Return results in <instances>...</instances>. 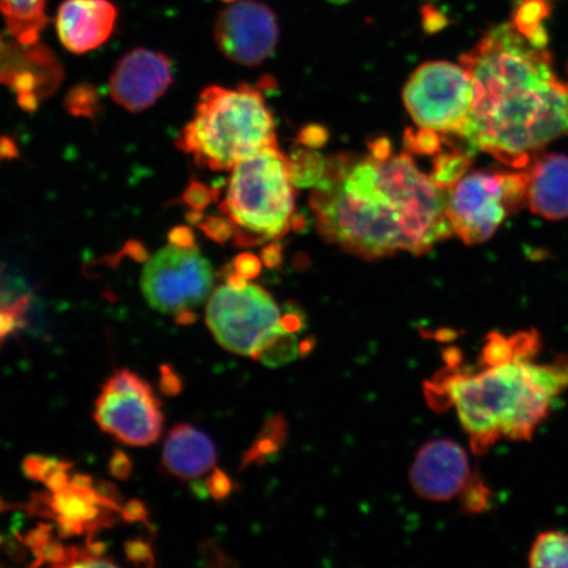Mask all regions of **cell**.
Masks as SVG:
<instances>
[{"label": "cell", "mask_w": 568, "mask_h": 568, "mask_svg": "<svg viewBox=\"0 0 568 568\" xmlns=\"http://www.w3.org/2000/svg\"><path fill=\"white\" fill-rule=\"evenodd\" d=\"M315 347V341L310 338L301 344V355H307Z\"/></svg>", "instance_id": "48"}, {"label": "cell", "mask_w": 568, "mask_h": 568, "mask_svg": "<svg viewBox=\"0 0 568 568\" xmlns=\"http://www.w3.org/2000/svg\"><path fill=\"white\" fill-rule=\"evenodd\" d=\"M109 470L113 478L125 481L132 477L133 462L124 452L115 450L110 459Z\"/></svg>", "instance_id": "34"}, {"label": "cell", "mask_w": 568, "mask_h": 568, "mask_svg": "<svg viewBox=\"0 0 568 568\" xmlns=\"http://www.w3.org/2000/svg\"><path fill=\"white\" fill-rule=\"evenodd\" d=\"M550 13V0H520L510 21L530 40L539 42V44H548L545 21L548 20Z\"/></svg>", "instance_id": "18"}, {"label": "cell", "mask_w": 568, "mask_h": 568, "mask_svg": "<svg viewBox=\"0 0 568 568\" xmlns=\"http://www.w3.org/2000/svg\"><path fill=\"white\" fill-rule=\"evenodd\" d=\"M199 222H201V220H199ZM199 226H201L209 237L217 241V243H226V241L233 237L232 225L226 219L207 216Z\"/></svg>", "instance_id": "29"}, {"label": "cell", "mask_w": 568, "mask_h": 568, "mask_svg": "<svg viewBox=\"0 0 568 568\" xmlns=\"http://www.w3.org/2000/svg\"><path fill=\"white\" fill-rule=\"evenodd\" d=\"M220 211L237 246H257L286 236L295 219V190L288 160L267 148L234 166Z\"/></svg>", "instance_id": "5"}, {"label": "cell", "mask_w": 568, "mask_h": 568, "mask_svg": "<svg viewBox=\"0 0 568 568\" xmlns=\"http://www.w3.org/2000/svg\"><path fill=\"white\" fill-rule=\"evenodd\" d=\"M288 160V172L291 182L297 187L316 186L322 180L326 159L315 152V149L307 146L297 148L291 153Z\"/></svg>", "instance_id": "22"}, {"label": "cell", "mask_w": 568, "mask_h": 568, "mask_svg": "<svg viewBox=\"0 0 568 568\" xmlns=\"http://www.w3.org/2000/svg\"><path fill=\"white\" fill-rule=\"evenodd\" d=\"M437 338L438 339H443V341H449L452 338H454V332L452 331H439L438 332V335H437Z\"/></svg>", "instance_id": "49"}, {"label": "cell", "mask_w": 568, "mask_h": 568, "mask_svg": "<svg viewBox=\"0 0 568 568\" xmlns=\"http://www.w3.org/2000/svg\"><path fill=\"white\" fill-rule=\"evenodd\" d=\"M73 467V462L60 460L53 457H42L38 454H32L21 462V470L27 478L36 481L44 483L48 477L55 471L70 470Z\"/></svg>", "instance_id": "25"}, {"label": "cell", "mask_w": 568, "mask_h": 568, "mask_svg": "<svg viewBox=\"0 0 568 568\" xmlns=\"http://www.w3.org/2000/svg\"><path fill=\"white\" fill-rule=\"evenodd\" d=\"M120 516L128 523H148V508L139 499H132L120 509Z\"/></svg>", "instance_id": "38"}, {"label": "cell", "mask_w": 568, "mask_h": 568, "mask_svg": "<svg viewBox=\"0 0 568 568\" xmlns=\"http://www.w3.org/2000/svg\"><path fill=\"white\" fill-rule=\"evenodd\" d=\"M491 493L479 477H471L464 491H462V504L468 514L485 513Z\"/></svg>", "instance_id": "26"}, {"label": "cell", "mask_w": 568, "mask_h": 568, "mask_svg": "<svg viewBox=\"0 0 568 568\" xmlns=\"http://www.w3.org/2000/svg\"><path fill=\"white\" fill-rule=\"evenodd\" d=\"M170 243L178 245H195V239L193 232L189 229H184V226H180V229L174 230L169 234Z\"/></svg>", "instance_id": "44"}, {"label": "cell", "mask_w": 568, "mask_h": 568, "mask_svg": "<svg viewBox=\"0 0 568 568\" xmlns=\"http://www.w3.org/2000/svg\"><path fill=\"white\" fill-rule=\"evenodd\" d=\"M126 559L133 565L153 567L155 565L154 554L146 541L131 539L124 544Z\"/></svg>", "instance_id": "28"}, {"label": "cell", "mask_w": 568, "mask_h": 568, "mask_svg": "<svg viewBox=\"0 0 568 568\" xmlns=\"http://www.w3.org/2000/svg\"><path fill=\"white\" fill-rule=\"evenodd\" d=\"M213 191L205 187L204 184L193 182L190 184L186 193H184V202L196 212H201L212 202Z\"/></svg>", "instance_id": "32"}, {"label": "cell", "mask_w": 568, "mask_h": 568, "mask_svg": "<svg viewBox=\"0 0 568 568\" xmlns=\"http://www.w3.org/2000/svg\"><path fill=\"white\" fill-rule=\"evenodd\" d=\"M474 103L464 136L473 151L527 169L550 142L568 133V83L552 67L548 44L513 21L496 26L460 57Z\"/></svg>", "instance_id": "2"}, {"label": "cell", "mask_w": 568, "mask_h": 568, "mask_svg": "<svg viewBox=\"0 0 568 568\" xmlns=\"http://www.w3.org/2000/svg\"><path fill=\"white\" fill-rule=\"evenodd\" d=\"M160 389L163 395L176 396L182 390V379L172 366H161Z\"/></svg>", "instance_id": "36"}, {"label": "cell", "mask_w": 568, "mask_h": 568, "mask_svg": "<svg viewBox=\"0 0 568 568\" xmlns=\"http://www.w3.org/2000/svg\"><path fill=\"white\" fill-rule=\"evenodd\" d=\"M447 193L409 153H338L326 159L310 205L320 236L372 261L422 255L450 239Z\"/></svg>", "instance_id": "1"}, {"label": "cell", "mask_w": 568, "mask_h": 568, "mask_svg": "<svg viewBox=\"0 0 568 568\" xmlns=\"http://www.w3.org/2000/svg\"><path fill=\"white\" fill-rule=\"evenodd\" d=\"M274 243L268 244L264 248V254H262L264 264L270 268L278 267L282 264V246Z\"/></svg>", "instance_id": "43"}, {"label": "cell", "mask_w": 568, "mask_h": 568, "mask_svg": "<svg viewBox=\"0 0 568 568\" xmlns=\"http://www.w3.org/2000/svg\"><path fill=\"white\" fill-rule=\"evenodd\" d=\"M173 83L172 62L146 48L128 52L111 75L113 101L131 112L151 109Z\"/></svg>", "instance_id": "12"}, {"label": "cell", "mask_w": 568, "mask_h": 568, "mask_svg": "<svg viewBox=\"0 0 568 568\" xmlns=\"http://www.w3.org/2000/svg\"><path fill=\"white\" fill-rule=\"evenodd\" d=\"M223 2H226V3H234V2H239V0H223Z\"/></svg>", "instance_id": "52"}, {"label": "cell", "mask_w": 568, "mask_h": 568, "mask_svg": "<svg viewBox=\"0 0 568 568\" xmlns=\"http://www.w3.org/2000/svg\"><path fill=\"white\" fill-rule=\"evenodd\" d=\"M53 528L51 525H39L38 528L28 532L24 538V544L30 548L33 552H38L42 546L51 541Z\"/></svg>", "instance_id": "37"}, {"label": "cell", "mask_w": 568, "mask_h": 568, "mask_svg": "<svg viewBox=\"0 0 568 568\" xmlns=\"http://www.w3.org/2000/svg\"><path fill=\"white\" fill-rule=\"evenodd\" d=\"M529 564L531 567H568V535L541 532L531 546Z\"/></svg>", "instance_id": "21"}, {"label": "cell", "mask_w": 568, "mask_h": 568, "mask_svg": "<svg viewBox=\"0 0 568 568\" xmlns=\"http://www.w3.org/2000/svg\"><path fill=\"white\" fill-rule=\"evenodd\" d=\"M68 106L74 115H92L95 111V94L90 88H78L71 91Z\"/></svg>", "instance_id": "27"}, {"label": "cell", "mask_w": 568, "mask_h": 568, "mask_svg": "<svg viewBox=\"0 0 568 568\" xmlns=\"http://www.w3.org/2000/svg\"><path fill=\"white\" fill-rule=\"evenodd\" d=\"M34 556L38 558V564L36 565L52 564L63 566L68 557V549L63 548V545L54 541L52 538L38 552H34Z\"/></svg>", "instance_id": "31"}, {"label": "cell", "mask_w": 568, "mask_h": 568, "mask_svg": "<svg viewBox=\"0 0 568 568\" xmlns=\"http://www.w3.org/2000/svg\"><path fill=\"white\" fill-rule=\"evenodd\" d=\"M281 326L284 331L290 333H296L304 329L305 318L301 312L288 311L286 315L281 318Z\"/></svg>", "instance_id": "40"}, {"label": "cell", "mask_w": 568, "mask_h": 568, "mask_svg": "<svg viewBox=\"0 0 568 568\" xmlns=\"http://www.w3.org/2000/svg\"><path fill=\"white\" fill-rule=\"evenodd\" d=\"M301 355V344L295 333L284 331L280 325L260 347L255 359L268 367H281L295 361Z\"/></svg>", "instance_id": "20"}, {"label": "cell", "mask_w": 568, "mask_h": 568, "mask_svg": "<svg viewBox=\"0 0 568 568\" xmlns=\"http://www.w3.org/2000/svg\"><path fill=\"white\" fill-rule=\"evenodd\" d=\"M281 310L257 284H223L209 302L205 320L217 343L234 354L254 358L264 341L281 325Z\"/></svg>", "instance_id": "8"}, {"label": "cell", "mask_w": 568, "mask_h": 568, "mask_svg": "<svg viewBox=\"0 0 568 568\" xmlns=\"http://www.w3.org/2000/svg\"><path fill=\"white\" fill-rule=\"evenodd\" d=\"M217 452L212 439L193 425L178 424L163 444L162 468L172 477L194 480L215 467Z\"/></svg>", "instance_id": "15"}, {"label": "cell", "mask_w": 568, "mask_h": 568, "mask_svg": "<svg viewBox=\"0 0 568 568\" xmlns=\"http://www.w3.org/2000/svg\"><path fill=\"white\" fill-rule=\"evenodd\" d=\"M205 486H207L210 496L217 501L226 499L233 491L232 479L224 471L217 470V468L205 480Z\"/></svg>", "instance_id": "30"}, {"label": "cell", "mask_w": 568, "mask_h": 568, "mask_svg": "<svg viewBox=\"0 0 568 568\" xmlns=\"http://www.w3.org/2000/svg\"><path fill=\"white\" fill-rule=\"evenodd\" d=\"M331 2L333 3H346V2H349V0H331Z\"/></svg>", "instance_id": "51"}, {"label": "cell", "mask_w": 568, "mask_h": 568, "mask_svg": "<svg viewBox=\"0 0 568 568\" xmlns=\"http://www.w3.org/2000/svg\"><path fill=\"white\" fill-rule=\"evenodd\" d=\"M219 51L239 65L260 67L275 52L280 24L268 6L239 0L219 12L213 27Z\"/></svg>", "instance_id": "11"}, {"label": "cell", "mask_w": 568, "mask_h": 568, "mask_svg": "<svg viewBox=\"0 0 568 568\" xmlns=\"http://www.w3.org/2000/svg\"><path fill=\"white\" fill-rule=\"evenodd\" d=\"M528 169V203L544 219L568 217V158L549 153L538 155Z\"/></svg>", "instance_id": "16"}, {"label": "cell", "mask_w": 568, "mask_h": 568, "mask_svg": "<svg viewBox=\"0 0 568 568\" xmlns=\"http://www.w3.org/2000/svg\"><path fill=\"white\" fill-rule=\"evenodd\" d=\"M70 479L68 470H60L53 473L51 477H48L44 485L48 487L49 491L53 494L61 493L70 487Z\"/></svg>", "instance_id": "42"}, {"label": "cell", "mask_w": 568, "mask_h": 568, "mask_svg": "<svg viewBox=\"0 0 568 568\" xmlns=\"http://www.w3.org/2000/svg\"><path fill=\"white\" fill-rule=\"evenodd\" d=\"M470 478L466 452L449 439L424 445L410 468L412 487L433 501L452 500L464 491Z\"/></svg>", "instance_id": "13"}, {"label": "cell", "mask_w": 568, "mask_h": 568, "mask_svg": "<svg viewBox=\"0 0 568 568\" xmlns=\"http://www.w3.org/2000/svg\"><path fill=\"white\" fill-rule=\"evenodd\" d=\"M213 272L196 245L170 243L146 262L141 290L161 314L178 315L202 305L211 294Z\"/></svg>", "instance_id": "9"}, {"label": "cell", "mask_w": 568, "mask_h": 568, "mask_svg": "<svg viewBox=\"0 0 568 568\" xmlns=\"http://www.w3.org/2000/svg\"><path fill=\"white\" fill-rule=\"evenodd\" d=\"M287 438V423L282 416L270 418L243 459V467L264 464L280 453Z\"/></svg>", "instance_id": "19"}, {"label": "cell", "mask_w": 568, "mask_h": 568, "mask_svg": "<svg viewBox=\"0 0 568 568\" xmlns=\"http://www.w3.org/2000/svg\"><path fill=\"white\" fill-rule=\"evenodd\" d=\"M444 138L436 131L418 126L404 133V145L408 152L418 155H436L443 151Z\"/></svg>", "instance_id": "24"}, {"label": "cell", "mask_w": 568, "mask_h": 568, "mask_svg": "<svg viewBox=\"0 0 568 568\" xmlns=\"http://www.w3.org/2000/svg\"><path fill=\"white\" fill-rule=\"evenodd\" d=\"M70 485L80 488H92V485H94V479H92L90 475L87 474H75L73 477H71Z\"/></svg>", "instance_id": "46"}, {"label": "cell", "mask_w": 568, "mask_h": 568, "mask_svg": "<svg viewBox=\"0 0 568 568\" xmlns=\"http://www.w3.org/2000/svg\"><path fill=\"white\" fill-rule=\"evenodd\" d=\"M424 28L428 32H437L444 30L447 20L444 13L433 6H425L423 9Z\"/></svg>", "instance_id": "39"}, {"label": "cell", "mask_w": 568, "mask_h": 568, "mask_svg": "<svg viewBox=\"0 0 568 568\" xmlns=\"http://www.w3.org/2000/svg\"><path fill=\"white\" fill-rule=\"evenodd\" d=\"M528 172H474L447 193L446 216L467 245L485 243L528 202Z\"/></svg>", "instance_id": "6"}, {"label": "cell", "mask_w": 568, "mask_h": 568, "mask_svg": "<svg viewBox=\"0 0 568 568\" xmlns=\"http://www.w3.org/2000/svg\"><path fill=\"white\" fill-rule=\"evenodd\" d=\"M118 17L111 0H63L55 16L57 34L69 52L89 53L109 41Z\"/></svg>", "instance_id": "14"}, {"label": "cell", "mask_w": 568, "mask_h": 568, "mask_svg": "<svg viewBox=\"0 0 568 568\" xmlns=\"http://www.w3.org/2000/svg\"><path fill=\"white\" fill-rule=\"evenodd\" d=\"M531 355L494 366L479 373L443 374L426 388L435 408L452 404L471 439L473 450L486 453L500 438L529 442L548 417L554 399L568 389V357L550 364H536Z\"/></svg>", "instance_id": "3"}, {"label": "cell", "mask_w": 568, "mask_h": 568, "mask_svg": "<svg viewBox=\"0 0 568 568\" xmlns=\"http://www.w3.org/2000/svg\"><path fill=\"white\" fill-rule=\"evenodd\" d=\"M233 272L243 276L244 280L251 281L258 276L262 270V262L253 254H240L233 262Z\"/></svg>", "instance_id": "33"}, {"label": "cell", "mask_w": 568, "mask_h": 568, "mask_svg": "<svg viewBox=\"0 0 568 568\" xmlns=\"http://www.w3.org/2000/svg\"><path fill=\"white\" fill-rule=\"evenodd\" d=\"M196 320V315L193 311H184L181 312V314L176 315V323H180L182 325H190L193 324Z\"/></svg>", "instance_id": "47"}, {"label": "cell", "mask_w": 568, "mask_h": 568, "mask_svg": "<svg viewBox=\"0 0 568 568\" xmlns=\"http://www.w3.org/2000/svg\"><path fill=\"white\" fill-rule=\"evenodd\" d=\"M17 317L11 312H0V336L9 335V333L17 328Z\"/></svg>", "instance_id": "45"}, {"label": "cell", "mask_w": 568, "mask_h": 568, "mask_svg": "<svg viewBox=\"0 0 568 568\" xmlns=\"http://www.w3.org/2000/svg\"><path fill=\"white\" fill-rule=\"evenodd\" d=\"M403 101L418 126L462 138L474 103L471 75L457 63L426 62L410 75Z\"/></svg>", "instance_id": "7"}, {"label": "cell", "mask_w": 568, "mask_h": 568, "mask_svg": "<svg viewBox=\"0 0 568 568\" xmlns=\"http://www.w3.org/2000/svg\"><path fill=\"white\" fill-rule=\"evenodd\" d=\"M178 148L199 168L224 172L267 148L278 146L272 111L260 88L203 90L195 116L183 128Z\"/></svg>", "instance_id": "4"}, {"label": "cell", "mask_w": 568, "mask_h": 568, "mask_svg": "<svg viewBox=\"0 0 568 568\" xmlns=\"http://www.w3.org/2000/svg\"><path fill=\"white\" fill-rule=\"evenodd\" d=\"M92 488H94L99 495L103 496L104 499L116 503L120 506V501H122V494H120L119 488L113 485V483L105 480H94Z\"/></svg>", "instance_id": "41"}, {"label": "cell", "mask_w": 568, "mask_h": 568, "mask_svg": "<svg viewBox=\"0 0 568 568\" xmlns=\"http://www.w3.org/2000/svg\"><path fill=\"white\" fill-rule=\"evenodd\" d=\"M328 136L329 134L328 131H326V128L312 124L303 128L297 140H300L303 146L317 149L323 148L326 144Z\"/></svg>", "instance_id": "35"}, {"label": "cell", "mask_w": 568, "mask_h": 568, "mask_svg": "<svg viewBox=\"0 0 568 568\" xmlns=\"http://www.w3.org/2000/svg\"><path fill=\"white\" fill-rule=\"evenodd\" d=\"M471 166V155L459 149L439 152L433 161L430 178L438 187L450 190L464 178Z\"/></svg>", "instance_id": "23"}, {"label": "cell", "mask_w": 568, "mask_h": 568, "mask_svg": "<svg viewBox=\"0 0 568 568\" xmlns=\"http://www.w3.org/2000/svg\"><path fill=\"white\" fill-rule=\"evenodd\" d=\"M7 31L23 45H36L48 24L47 0H0Z\"/></svg>", "instance_id": "17"}, {"label": "cell", "mask_w": 568, "mask_h": 568, "mask_svg": "<svg viewBox=\"0 0 568 568\" xmlns=\"http://www.w3.org/2000/svg\"><path fill=\"white\" fill-rule=\"evenodd\" d=\"M94 418L102 430L131 446L158 443L163 429L159 397L144 378L128 368L106 379L95 400Z\"/></svg>", "instance_id": "10"}, {"label": "cell", "mask_w": 568, "mask_h": 568, "mask_svg": "<svg viewBox=\"0 0 568 568\" xmlns=\"http://www.w3.org/2000/svg\"><path fill=\"white\" fill-rule=\"evenodd\" d=\"M12 509L11 504L6 503L2 497H0V515L7 513V510Z\"/></svg>", "instance_id": "50"}]
</instances>
